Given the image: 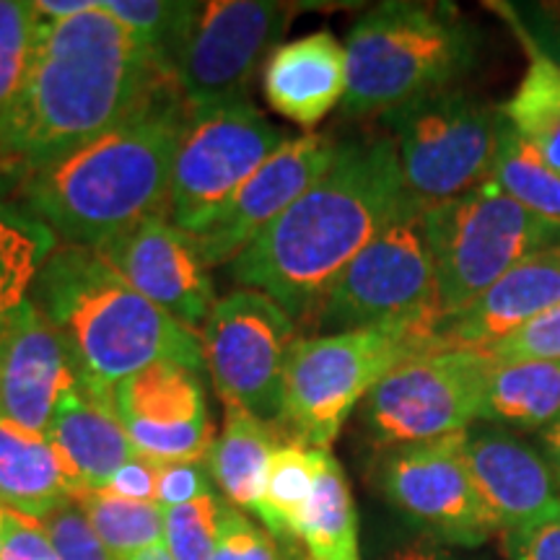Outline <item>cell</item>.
Segmentation results:
<instances>
[{
	"label": "cell",
	"instance_id": "cell-1",
	"mask_svg": "<svg viewBox=\"0 0 560 560\" xmlns=\"http://www.w3.org/2000/svg\"><path fill=\"white\" fill-rule=\"evenodd\" d=\"M166 81L156 52L102 3L70 19L39 16L0 179L109 130Z\"/></svg>",
	"mask_w": 560,
	"mask_h": 560
},
{
	"label": "cell",
	"instance_id": "cell-2",
	"mask_svg": "<svg viewBox=\"0 0 560 560\" xmlns=\"http://www.w3.org/2000/svg\"><path fill=\"white\" fill-rule=\"evenodd\" d=\"M405 198L395 140H348L332 166L229 265L242 289L268 293L289 317L314 319L340 272Z\"/></svg>",
	"mask_w": 560,
	"mask_h": 560
},
{
	"label": "cell",
	"instance_id": "cell-3",
	"mask_svg": "<svg viewBox=\"0 0 560 560\" xmlns=\"http://www.w3.org/2000/svg\"><path fill=\"white\" fill-rule=\"evenodd\" d=\"M187 109L166 81L86 143L13 174L19 202L73 247L102 249L138 223L170 215L172 170Z\"/></svg>",
	"mask_w": 560,
	"mask_h": 560
},
{
	"label": "cell",
	"instance_id": "cell-4",
	"mask_svg": "<svg viewBox=\"0 0 560 560\" xmlns=\"http://www.w3.org/2000/svg\"><path fill=\"white\" fill-rule=\"evenodd\" d=\"M30 301L58 327L83 374L104 387L161 361L202 369L200 335L132 289L96 249H55Z\"/></svg>",
	"mask_w": 560,
	"mask_h": 560
},
{
	"label": "cell",
	"instance_id": "cell-5",
	"mask_svg": "<svg viewBox=\"0 0 560 560\" xmlns=\"http://www.w3.org/2000/svg\"><path fill=\"white\" fill-rule=\"evenodd\" d=\"M478 50V30L450 3L374 5L350 26L342 115H384L418 96L452 89L475 66Z\"/></svg>",
	"mask_w": 560,
	"mask_h": 560
},
{
	"label": "cell",
	"instance_id": "cell-6",
	"mask_svg": "<svg viewBox=\"0 0 560 560\" xmlns=\"http://www.w3.org/2000/svg\"><path fill=\"white\" fill-rule=\"evenodd\" d=\"M436 348H450L436 322L296 338L285 359L280 423L291 441L330 450L355 405H363L392 369Z\"/></svg>",
	"mask_w": 560,
	"mask_h": 560
},
{
	"label": "cell",
	"instance_id": "cell-7",
	"mask_svg": "<svg viewBox=\"0 0 560 560\" xmlns=\"http://www.w3.org/2000/svg\"><path fill=\"white\" fill-rule=\"evenodd\" d=\"M423 223L436 268L441 322L467 310L529 255L560 244L558 223L520 206L490 179L425 208Z\"/></svg>",
	"mask_w": 560,
	"mask_h": 560
},
{
	"label": "cell",
	"instance_id": "cell-8",
	"mask_svg": "<svg viewBox=\"0 0 560 560\" xmlns=\"http://www.w3.org/2000/svg\"><path fill=\"white\" fill-rule=\"evenodd\" d=\"M395 140L405 192L431 208L490 179L501 130V107L462 89H441L384 112Z\"/></svg>",
	"mask_w": 560,
	"mask_h": 560
},
{
	"label": "cell",
	"instance_id": "cell-9",
	"mask_svg": "<svg viewBox=\"0 0 560 560\" xmlns=\"http://www.w3.org/2000/svg\"><path fill=\"white\" fill-rule=\"evenodd\" d=\"M425 206L405 192L392 219L340 272L314 325L322 335L441 322L436 268L425 240Z\"/></svg>",
	"mask_w": 560,
	"mask_h": 560
},
{
	"label": "cell",
	"instance_id": "cell-10",
	"mask_svg": "<svg viewBox=\"0 0 560 560\" xmlns=\"http://www.w3.org/2000/svg\"><path fill=\"white\" fill-rule=\"evenodd\" d=\"M285 140L252 100L187 112L172 170L170 221L192 236L206 231Z\"/></svg>",
	"mask_w": 560,
	"mask_h": 560
},
{
	"label": "cell",
	"instance_id": "cell-11",
	"mask_svg": "<svg viewBox=\"0 0 560 560\" xmlns=\"http://www.w3.org/2000/svg\"><path fill=\"white\" fill-rule=\"evenodd\" d=\"M493 359L475 348H436L392 369L363 400V423L387 450L467 431L480 420Z\"/></svg>",
	"mask_w": 560,
	"mask_h": 560
},
{
	"label": "cell",
	"instance_id": "cell-12",
	"mask_svg": "<svg viewBox=\"0 0 560 560\" xmlns=\"http://www.w3.org/2000/svg\"><path fill=\"white\" fill-rule=\"evenodd\" d=\"M301 5L276 0L198 3L185 42L174 55L172 79L187 112L249 100L257 70L283 45Z\"/></svg>",
	"mask_w": 560,
	"mask_h": 560
},
{
	"label": "cell",
	"instance_id": "cell-13",
	"mask_svg": "<svg viewBox=\"0 0 560 560\" xmlns=\"http://www.w3.org/2000/svg\"><path fill=\"white\" fill-rule=\"evenodd\" d=\"M296 322L268 293L240 289L215 301L202 325V366L223 405H240L265 423L283 418L285 359Z\"/></svg>",
	"mask_w": 560,
	"mask_h": 560
},
{
	"label": "cell",
	"instance_id": "cell-14",
	"mask_svg": "<svg viewBox=\"0 0 560 560\" xmlns=\"http://www.w3.org/2000/svg\"><path fill=\"white\" fill-rule=\"evenodd\" d=\"M465 431L389 450L380 465V488L402 516L431 537L478 548L499 532L465 462Z\"/></svg>",
	"mask_w": 560,
	"mask_h": 560
},
{
	"label": "cell",
	"instance_id": "cell-15",
	"mask_svg": "<svg viewBox=\"0 0 560 560\" xmlns=\"http://www.w3.org/2000/svg\"><path fill=\"white\" fill-rule=\"evenodd\" d=\"M115 405L138 454L153 462H202L215 441L200 369L161 361L122 380Z\"/></svg>",
	"mask_w": 560,
	"mask_h": 560
},
{
	"label": "cell",
	"instance_id": "cell-16",
	"mask_svg": "<svg viewBox=\"0 0 560 560\" xmlns=\"http://www.w3.org/2000/svg\"><path fill=\"white\" fill-rule=\"evenodd\" d=\"M340 143L322 132L289 138L244 185L206 231L195 234L208 268L234 262L265 229L332 166Z\"/></svg>",
	"mask_w": 560,
	"mask_h": 560
},
{
	"label": "cell",
	"instance_id": "cell-17",
	"mask_svg": "<svg viewBox=\"0 0 560 560\" xmlns=\"http://www.w3.org/2000/svg\"><path fill=\"white\" fill-rule=\"evenodd\" d=\"M96 252L122 272L132 289L172 314L187 330L198 332L219 301L198 242L174 226L170 215L138 223Z\"/></svg>",
	"mask_w": 560,
	"mask_h": 560
},
{
	"label": "cell",
	"instance_id": "cell-18",
	"mask_svg": "<svg viewBox=\"0 0 560 560\" xmlns=\"http://www.w3.org/2000/svg\"><path fill=\"white\" fill-rule=\"evenodd\" d=\"M81 380L58 327L32 301L21 304L0 335V418L47 436L62 397Z\"/></svg>",
	"mask_w": 560,
	"mask_h": 560
},
{
	"label": "cell",
	"instance_id": "cell-19",
	"mask_svg": "<svg viewBox=\"0 0 560 560\" xmlns=\"http://www.w3.org/2000/svg\"><path fill=\"white\" fill-rule=\"evenodd\" d=\"M462 450L503 535L560 516V490L548 457L516 433L493 423L470 425Z\"/></svg>",
	"mask_w": 560,
	"mask_h": 560
},
{
	"label": "cell",
	"instance_id": "cell-20",
	"mask_svg": "<svg viewBox=\"0 0 560 560\" xmlns=\"http://www.w3.org/2000/svg\"><path fill=\"white\" fill-rule=\"evenodd\" d=\"M560 304V244L535 252L467 310L439 322V335L450 348L488 350Z\"/></svg>",
	"mask_w": 560,
	"mask_h": 560
},
{
	"label": "cell",
	"instance_id": "cell-21",
	"mask_svg": "<svg viewBox=\"0 0 560 560\" xmlns=\"http://www.w3.org/2000/svg\"><path fill=\"white\" fill-rule=\"evenodd\" d=\"M47 436L79 490L107 488L112 475L138 454L117 412L115 389L86 374L62 397Z\"/></svg>",
	"mask_w": 560,
	"mask_h": 560
},
{
	"label": "cell",
	"instance_id": "cell-22",
	"mask_svg": "<svg viewBox=\"0 0 560 560\" xmlns=\"http://www.w3.org/2000/svg\"><path fill=\"white\" fill-rule=\"evenodd\" d=\"M262 91L278 115L301 128H314L346 100V45L330 32L283 42L265 62Z\"/></svg>",
	"mask_w": 560,
	"mask_h": 560
},
{
	"label": "cell",
	"instance_id": "cell-23",
	"mask_svg": "<svg viewBox=\"0 0 560 560\" xmlns=\"http://www.w3.org/2000/svg\"><path fill=\"white\" fill-rule=\"evenodd\" d=\"M75 490L79 486L50 436L0 418V506L45 522L73 501Z\"/></svg>",
	"mask_w": 560,
	"mask_h": 560
},
{
	"label": "cell",
	"instance_id": "cell-24",
	"mask_svg": "<svg viewBox=\"0 0 560 560\" xmlns=\"http://www.w3.org/2000/svg\"><path fill=\"white\" fill-rule=\"evenodd\" d=\"M278 446L272 423H265L240 405H223V429L210 446L208 467L236 509L255 511L260 503Z\"/></svg>",
	"mask_w": 560,
	"mask_h": 560
},
{
	"label": "cell",
	"instance_id": "cell-25",
	"mask_svg": "<svg viewBox=\"0 0 560 560\" xmlns=\"http://www.w3.org/2000/svg\"><path fill=\"white\" fill-rule=\"evenodd\" d=\"M482 423L548 431L560 420V361H495L488 376Z\"/></svg>",
	"mask_w": 560,
	"mask_h": 560
},
{
	"label": "cell",
	"instance_id": "cell-26",
	"mask_svg": "<svg viewBox=\"0 0 560 560\" xmlns=\"http://www.w3.org/2000/svg\"><path fill=\"white\" fill-rule=\"evenodd\" d=\"M296 540L304 545L306 560H361L359 514L342 467L330 452L322 462L317 486L299 522Z\"/></svg>",
	"mask_w": 560,
	"mask_h": 560
},
{
	"label": "cell",
	"instance_id": "cell-27",
	"mask_svg": "<svg viewBox=\"0 0 560 560\" xmlns=\"http://www.w3.org/2000/svg\"><path fill=\"white\" fill-rule=\"evenodd\" d=\"M55 231L0 195V314H13L32 296L42 268L58 249Z\"/></svg>",
	"mask_w": 560,
	"mask_h": 560
},
{
	"label": "cell",
	"instance_id": "cell-28",
	"mask_svg": "<svg viewBox=\"0 0 560 560\" xmlns=\"http://www.w3.org/2000/svg\"><path fill=\"white\" fill-rule=\"evenodd\" d=\"M330 450H312V446L289 441L280 444L270 459L268 480L255 506L265 527L276 540H296V529L317 486L322 462Z\"/></svg>",
	"mask_w": 560,
	"mask_h": 560
},
{
	"label": "cell",
	"instance_id": "cell-29",
	"mask_svg": "<svg viewBox=\"0 0 560 560\" xmlns=\"http://www.w3.org/2000/svg\"><path fill=\"white\" fill-rule=\"evenodd\" d=\"M91 529L115 560H128L151 548H164L166 511L159 503L130 501L107 488L79 490L73 495Z\"/></svg>",
	"mask_w": 560,
	"mask_h": 560
},
{
	"label": "cell",
	"instance_id": "cell-30",
	"mask_svg": "<svg viewBox=\"0 0 560 560\" xmlns=\"http://www.w3.org/2000/svg\"><path fill=\"white\" fill-rule=\"evenodd\" d=\"M503 117L545 164L560 174V70L529 52V66L509 102L501 104Z\"/></svg>",
	"mask_w": 560,
	"mask_h": 560
},
{
	"label": "cell",
	"instance_id": "cell-31",
	"mask_svg": "<svg viewBox=\"0 0 560 560\" xmlns=\"http://www.w3.org/2000/svg\"><path fill=\"white\" fill-rule=\"evenodd\" d=\"M490 182L520 206L560 226V174L509 122L501 130Z\"/></svg>",
	"mask_w": 560,
	"mask_h": 560
},
{
	"label": "cell",
	"instance_id": "cell-32",
	"mask_svg": "<svg viewBox=\"0 0 560 560\" xmlns=\"http://www.w3.org/2000/svg\"><path fill=\"white\" fill-rule=\"evenodd\" d=\"M39 13L24 0H0V174L9 159L13 117L30 70Z\"/></svg>",
	"mask_w": 560,
	"mask_h": 560
},
{
	"label": "cell",
	"instance_id": "cell-33",
	"mask_svg": "<svg viewBox=\"0 0 560 560\" xmlns=\"http://www.w3.org/2000/svg\"><path fill=\"white\" fill-rule=\"evenodd\" d=\"M102 9L143 39L156 52L164 68L172 73L174 55L185 42L198 3H177V0H107Z\"/></svg>",
	"mask_w": 560,
	"mask_h": 560
},
{
	"label": "cell",
	"instance_id": "cell-34",
	"mask_svg": "<svg viewBox=\"0 0 560 560\" xmlns=\"http://www.w3.org/2000/svg\"><path fill=\"white\" fill-rule=\"evenodd\" d=\"M226 503L219 495H200L190 503H182L166 511V542L174 560H213Z\"/></svg>",
	"mask_w": 560,
	"mask_h": 560
},
{
	"label": "cell",
	"instance_id": "cell-35",
	"mask_svg": "<svg viewBox=\"0 0 560 560\" xmlns=\"http://www.w3.org/2000/svg\"><path fill=\"white\" fill-rule=\"evenodd\" d=\"M493 9L509 21L529 52L542 55L560 70V3L520 0V3H493Z\"/></svg>",
	"mask_w": 560,
	"mask_h": 560
},
{
	"label": "cell",
	"instance_id": "cell-36",
	"mask_svg": "<svg viewBox=\"0 0 560 560\" xmlns=\"http://www.w3.org/2000/svg\"><path fill=\"white\" fill-rule=\"evenodd\" d=\"M486 353L495 361H560V304L490 346Z\"/></svg>",
	"mask_w": 560,
	"mask_h": 560
},
{
	"label": "cell",
	"instance_id": "cell-37",
	"mask_svg": "<svg viewBox=\"0 0 560 560\" xmlns=\"http://www.w3.org/2000/svg\"><path fill=\"white\" fill-rule=\"evenodd\" d=\"M45 532L62 560H115L75 501L62 503L45 522Z\"/></svg>",
	"mask_w": 560,
	"mask_h": 560
},
{
	"label": "cell",
	"instance_id": "cell-38",
	"mask_svg": "<svg viewBox=\"0 0 560 560\" xmlns=\"http://www.w3.org/2000/svg\"><path fill=\"white\" fill-rule=\"evenodd\" d=\"M213 560H280L270 532L252 524L236 506H226Z\"/></svg>",
	"mask_w": 560,
	"mask_h": 560
},
{
	"label": "cell",
	"instance_id": "cell-39",
	"mask_svg": "<svg viewBox=\"0 0 560 560\" xmlns=\"http://www.w3.org/2000/svg\"><path fill=\"white\" fill-rule=\"evenodd\" d=\"M210 493L202 462H159L156 503L164 511Z\"/></svg>",
	"mask_w": 560,
	"mask_h": 560
},
{
	"label": "cell",
	"instance_id": "cell-40",
	"mask_svg": "<svg viewBox=\"0 0 560 560\" xmlns=\"http://www.w3.org/2000/svg\"><path fill=\"white\" fill-rule=\"evenodd\" d=\"M0 560H62L47 537L45 524L5 511V535Z\"/></svg>",
	"mask_w": 560,
	"mask_h": 560
},
{
	"label": "cell",
	"instance_id": "cell-41",
	"mask_svg": "<svg viewBox=\"0 0 560 560\" xmlns=\"http://www.w3.org/2000/svg\"><path fill=\"white\" fill-rule=\"evenodd\" d=\"M509 560H560V516L503 535Z\"/></svg>",
	"mask_w": 560,
	"mask_h": 560
},
{
	"label": "cell",
	"instance_id": "cell-42",
	"mask_svg": "<svg viewBox=\"0 0 560 560\" xmlns=\"http://www.w3.org/2000/svg\"><path fill=\"white\" fill-rule=\"evenodd\" d=\"M156 480H159V462H153L143 454H136L130 462L112 475L107 490L115 495L130 501L156 503Z\"/></svg>",
	"mask_w": 560,
	"mask_h": 560
},
{
	"label": "cell",
	"instance_id": "cell-43",
	"mask_svg": "<svg viewBox=\"0 0 560 560\" xmlns=\"http://www.w3.org/2000/svg\"><path fill=\"white\" fill-rule=\"evenodd\" d=\"M94 5V0H34V11L42 19H70L79 16V13L89 11Z\"/></svg>",
	"mask_w": 560,
	"mask_h": 560
},
{
	"label": "cell",
	"instance_id": "cell-44",
	"mask_svg": "<svg viewBox=\"0 0 560 560\" xmlns=\"http://www.w3.org/2000/svg\"><path fill=\"white\" fill-rule=\"evenodd\" d=\"M392 560H454V558L441 550L429 548V545H410V548L397 550L395 556H392Z\"/></svg>",
	"mask_w": 560,
	"mask_h": 560
},
{
	"label": "cell",
	"instance_id": "cell-45",
	"mask_svg": "<svg viewBox=\"0 0 560 560\" xmlns=\"http://www.w3.org/2000/svg\"><path fill=\"white\" fill-rule=\"evenodd\" d=\"M545 444H548V462H550L552 472H556V482L560 490V420L545 431Z\"/></svg>",
	"mask_w": 560,
	"mask_h": 560
},
{
	"label": "cell",
	"instance_id": "cell-46",
	"mask_svg": "<svg viewBox=\"0 0 560 560\" xmlns=\"http://www.w3.org/2000/svg\"><path fill=\"white\" fill-rule=\"evenodd\" d=\"M128 560H174V558L170 556V550L166 548H151L145 552H138V556H132Z\"/></svg>",
	"mask_w": 560,
	"mask_h": 560
},
{
	"label": "cell",
	"instance_id": "cell-47",
	"mask_svg": "<svg viewBox=\"0 0 560 560\" xmlns=\"http://www.w3.org/2000/svg\"><path fill=\"white\" fill-rule=\"evenodd\" d=\"M3 535H5V509L0 506V552H3Z\"/></svg>",
	"mask_w": 560,
	"mask_h": 560
},
{
	"label": "cell",
	"instance_id": "cell-48",
	"mask_svg": "<svg viewBox=\"0 0 560 560\" xmlns=\"http://www.w3.org/2000/svg\"><path fill=\"white\" fill-rule=\"evenodd\" d=\"M9 317H11V314H0V335H3L5 325H9Z\"/></svg>",
	"mask_w": 560,
	"mask_h": 560
}]
</instances>
